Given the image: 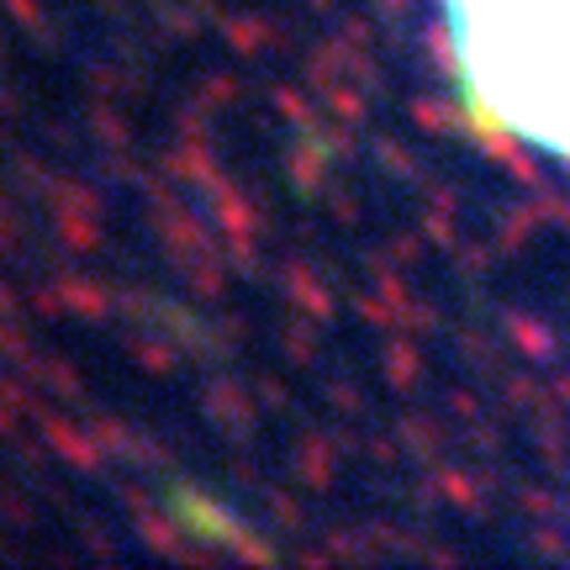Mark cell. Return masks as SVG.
<instances>
[{
  "label": "cell",
  "mask_w": 570,
  "mask_h": 570,
  "mask_svg": "<svg viewBox=\"0 0 570 570\" xmlns=\"http://www.w3.org/2000/svg\"><path fill=\"white\" fill-rule=\"evenodd\" d=\"M470 122L570 164V0H444Z\"/></svg>",
  "instance_id": "cell-1"
}]
</instances>
